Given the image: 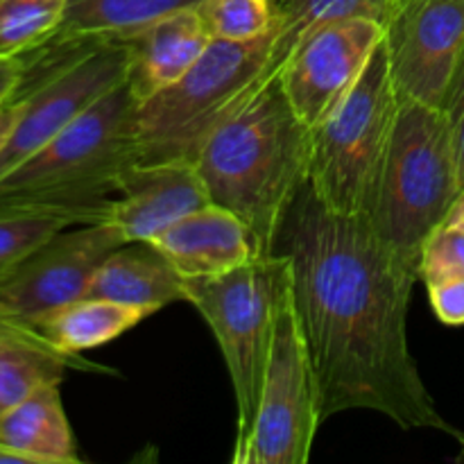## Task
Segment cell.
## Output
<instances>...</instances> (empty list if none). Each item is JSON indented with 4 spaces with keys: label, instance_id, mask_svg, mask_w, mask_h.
I'll use <instances>...</instances> for the list:
<instances>
[{
    "label": "cell",
    "instance_id": "cell-23",
    "mask_svg": "<svg viewBox=\"0 0 464 464\" xmlns=\"http://www.w3.org/2000/svg\"><path fill=\"white\" fill-rule=\"evenodd\" d=\"M198 12L213 39L249 41L275 27L279 0H202Z\"/></svg>",
    "mask_w": 464,
    "mask_h": 464
},
{
    "label": "cell",
    "instance_id": "cell-27",
    "mask_svg": "<svg viewBox=\"0 0 464 464\" xmlns=\"http://www.w3.org/2000/svg\"><path fill=\"white\" fill-rule=\"evenodd\" d=\"M429 288L430 306L435 315L449 326L464 324V276H449V279L426 284Z\"/></svg>",
    "mask_w": 464,
    "mask_h": 464
},
{
    "label": "cell",
    "instance_id": "cell-9",
    "mask_svg": "<svg viewBox=\"0 0 464 464\" xmlns=\"http://www.w3.org/2000/svg\"><path fill=\"white\" fill-rule=\"evenodd\" d=\"M322 424L315 374L295 311L293 290H281L270 361L252 435L234 464H306Z\"/></svg>",
    "mask_w": 464,
    "mask_h": 464
},
{
    "label": "cell",
    "instance_id": "cell-25",
    "mask_svg": "<svg viewBox=\"0 0 464 464\" xmlns=\"http://www.w3.org/2000/svg\"><path fill=\"white\" fill-rule=\"evenodd\" d=\"M449 276H464V229L440 225L421 249L420 279L433 284Z\"/></svg>",
    "mask_w": 464,
    "mask_h": 464
},
{
    "label": "cell",
    "instance_id": "cell-19",
    "mask_svg": "<svg viewBox=\"0 0 464 464\" xmlns=\"http://www.w3.org/2000/svg\"><path fill=\"white\" fill-rule=\"evenodd\" d=\"M150 315L152 313L145 308L100 297H82L45 315L36 322L34 329L59 352L80 353L111 343Z\"/></svg>",
    "mask_w": 464,
    "mask_h": 464
},
{
    "label": "cell",
    "instance_id": "cell-12",
    "mask_svg": "<svg viewBox=\"0 0 464 464\" xmlns=\"http://www.w3.org/2000/svg\"><path fill=\"white\" fill-rule=\"evenodd\" d=\"M385 48L399 98L442 107L464 50V0H401Z\"/></svg>",
    "mask_w": 464,
    "mask_h": 464
},
{
    "label": "cell",
    "instance_id": "cell-24",
    "mask_svg": "<svg viewBox=\"0 0 464 464\" xmlns=\"http://www.w3.org/2000/svg\"><path fill=\"white\" fill-rule=\"evenodd\" d=\"M68 227H75V222L57 213L21 211L0 216V276L14 270L27 254Z\"/></svg>",
    "mask_w": 464,
    "mask_h": 464
},
{
    "label": "cell",
    "instance_id": "cell-30",
    "mask_svg": "<svg viewBox=\"0 0 464 464\" xmlns=\"http://www.w3.org/2000/svg\"><path fill=\"white\" fill-rule=\"evenodd\" d=\"M41 335L34 326L16 324V322H9L0 317V343H7V340H23V338H36Z\"/></svg>",
    "mask_w": 464,
    "mask_h": 464
},
{
    "label": "cell",
    "instance_id": "cell-14",
    "mask_svg": "<svg viewBox=\"0 0 464 464\" xmlns=\"http://www.w3.org/2000/svg\"><path fill=\"white\" fill-rule=\"evenodd\" d=\"M150 243L161 249L184 279L225 275L258 258L245 222L218 204L188 213Z\"/></svg>",
    "mask_w": 464,
    "mask_h": 464
},
{
    "label": "cell",
    "instance_id": "cell-7",
    "mask_svg": "<svg viewBox=\"0 0 464 464\" xmlns=\"http://www.w3.org/2000/svg\"><path fill=\"white\" fill-rule=\"evenodd\" d=\"M399 102L383 39L347 98L311 130L308 184L334 213H370Z\"/></svg>",
    "mask_w": 464,
    "mask_h": 464
},
{
    "label": "cell",
    "instance_id": "cell-13",
    "mask_svg": "<svg viewBox=\"0 0 464 464\" xmlns=\"http://www.w3.org/2000/svg\"><path fill=\"white\" fill-rule=\"evenodd\" d=\"M211 195L195 161L134 163L122 172L104 225L131 240H152L188 213L208 207Z\"/></svg>",
    "mask_w": 464,
    "mask_h": 464
},
{
    "label": "cell",
    "instance_id": "cell-5",
    "mask_svg": "<svg viewBox=\"0 0 464 464\" xmlns=\"http://www.w3.org/2000/svg\"><path fill=\"white\" fill-rule=\"evenodd\" d=\"M276 32L279 16L258 39H213L179 82L140 102L139 163L195 161L208 134L272 82L266 66Z\"/></svg>",
    "mask_w": 464,
    "mask_h": 464
},
{
    "label": "cell",
    "instance_id": "cell-3",
    "mask_svg": "<svg viewBox=\"0 0 464 464\" xmlns=\"http://www.w3.org/2000/svg\"><path fill=\"white\" fill-rule=\"evenodd\" d=\"M139 100L127 80L0 179V216L44 211L104 222L122 172L140 161Z\"/></svg>",
    "mask_w": 464,
    "mask_h": 464
},
{
    "label": "cell",
    "instance_id": "cell-31",
    "mask_svg": "<svg viewBox=\"0 0 464 464\" xmlns=\"http://www.w3.org/2000/svg\"><path fill=\"white\" fill-rule=\"evenodd\" d=\"M444 225H451V227H458V229H464V186L460 188V193H458L456 202H453V207H451V211H449Z\"/></svg>",
    "mask_w": 464,
    "mask_h": 464
},
{
    "label": "cell",
    "instance_id": "cell-15",
    "mask_svg": "<svg viewBox=\"0 0 464 464\" xmlns=\"http://www.w3.org/2000/svg\"><path fill=\"white\" fill-rule=\"evenodd\" d=\"M130 50L127 84L139 102L179 82L213 41L198 7L172 12L122 36Z\"/></svg>",
    "mask_w": 464,
    "mask_h": 464
},
{
    "label": "cell",
    "instance_id": "cell-4",
    "mask_svg": "<svg viewBox=\"0 0 464 464\" xmlns=\"http://www.w3.org/2000/svg\"><path fill=\"white\" fill-rule=\"evenodd\" d=\"M460 188V166L444 111L401 100L365 216L372 229L399 254L420 263L424 243L444 225Z\"/></svg>",
    "mask_w": 464,
    "mask_h": 464
},
{
    "label": "cell",
    "instance_id": "cell-20",
    "mask_svg": "<svg viewBox=\"0 0 464 464\" xmlns=\"http://www.w3.org/2000/svg\"><path fill=\"white\" fill-rule=\"evenodd\" d=\"M399 3L401 0H279V32L267 59L266 77L275 80L284 72L308 32L347 18H372L388 27Z\"/></svg>",
    "mask_w": 464,
    "mask_h": 464
},
{
    "label": "cell",
    "instance_id": "cell-2",
    "mask_svg": "<svg viewBox=\"0 0 464 464\" xmlns=\"http://www.w3.org/2000/svg\"><path fill=\"white\" fill-rule=\"evenodd\" d=\"M311 130L281 75L208 134L195 157L211 202L245 222L258 258L275 254L284 218L308 179Z\"/></svg>",
    "mask_w": 464,
    "mask_h": 464
},
{
    "label": "cell",
    "instance_id": "cell-16",
    "mask_svg": "<svg viewBox=\"0 0 464 464\" xmlns=\"http://www.w3.org/2000/svg\"><path fill=\"white\" fill-rule=\"evenodd\" d=\"M86 297L109 299L157 313L159 308L184 299V288L181 275L157 245L150 240H131L104 258Z\"/></svg>",
    "mask_w": 464,
    "mask_h": 464
},
{
    "label": "cell",
    "instance_id": "cell-8",
    "mask_svg": "<svg viewBox=\"0 0 464 464\" xmlns=\"http://www.w3.org/2000/svg\"><path fill=\"white\" fill-rule=\"evenodd\" d=\"M125 39L41 45L27 53L21 91L25 107L0 150V179L66 130L82 111L127 80Z\"/></svg>",
    "mask_w": 464,
    "mask_h": 464
},
{
    "label": "cell",
    "instance_id": "cell-10",
    "mask_svg": "<svg viewBox=\"0 0 464 464\" xmlns=\"http://www.w3.org/2000/svg\"><path fill=\"white\" fill-rule=\"evenodd\" d=\"M125 243V236L104 222L62 229L0 276V317L34 326L50 313L86 297L104 258Z\"/></svg>",
    "mask_w": 464,
    "mask_h": 464
},
{
    "label": "cell",
    "instance_id": "cell-17",
    "mask_svg": "<svg viewBox=\"0 0 464 464\" xmlns=\"http://www.w3.org/2000/svg\"><path fill=\"white\" fill-rule=\"evenodd\" d=\"M0 444L27 453L36 464L80 462L59 383L34 390L0 417Z\"/></svg>",
    "mask_w": 464,
    "mask_h": 464
},
{
    "label": "cell",
    "instance_id": "cell-11",
    "mask_svg": "<svg viewBox=\"0 0 464 464\" xmlns=\"http://www.w3.org/2000/svg\"><path fill=\"white\" fill-rule=\"evenodd\" d=\"M383 39L385 27L372 18L326 23L304 36L281 82L308 130L326 121L347 98Z\"/></svg>",
    "mask_w": 464,
    "mask_h": 464
},
{
    "label": "cell",
    "instance_id": "cell-22",
    "mask_svg": "<svg viewBox=\"0 0 464 464\" xmlns=\"http://www.w3.org/2000/svg\"><path fill=\"white\" fill-rule=\"evenodd\" d=\"M66 9L68 0H0V53L39 50L57 34Z\"/></svg>",
    "mask_w": 464,
    "mask_h": 464
},
{
    "label": "cell",
    "instance_id": "cell-29",
    "mask_svg": "<svg viewBox=\"0 0 464 464\" xmlns=\"http://www.w3.org/2000/svg\"><path fill=\"white\" fill-rule=\"evenodd\" d=\"M23 107H25V95H23L21 89H18L7 102L0 104V150L5 148V143H7L9 136H12L14 127H16L18 118H21L23 113Z\"/></svg>",
    "mask_w": 464,
    "mask_h": 464
},
{
    "label": "cell",
    "instance_id": "cell-32",
    "mask_svg": "<svg viewBox=\"0 0 464 464\" xmlns=\"http://www.w3.org/2000/svg\"><path fill=\"white\" fill-rule=\"evenodd\" d=\"M456 440H458V444H460V453H458V456H456V460L458 462H464V433H460V430H458Z\"/></svg>",
    "mask_w": 464,
    "mask_h": 464
},
{
    "label": "cell",
    "instance_id": "cell-26",
    "mask_svg": "<svg viewBox=\"0 0 464 464\" xmlns=\"http://www.w3.org/2000/svg\"><path fill=\"white\" fill-rule=\"evenodd\" d=\"M447 116L449 130H451L453 145H456L458 154V166H460V181L464 186V50L456 63L451 82L444 93L442 107H440Z\"/></svg>",
    "mask_w": 464,
    "mask_h": 464
},
{
    "label": "cell",
    "instance_id": "cell-18",
    "mask_svg": "<svg viewBox=\"0 0 464 464\" xmlns=\"http://www.w3.org/2000/svg\"><path fill=\"white\" fill-rule=\"evenodd\" d=\"M202 0H68L66 18L45 45L95 39H122L172 12L198 7Z\"/></svg>",
    "mask_w": 464,
    "mask_h": 464
},
{
    "label": "cell",
    "instance_id": "cell-21",
    "mask_svg": "<svg viewBox=\"0 0 464 464\" xmlns=\"http://www.w3.org/2000/svg\"><path fill=\"white\" fill-rule=\"evenodd\" d=\"M71 367L109 372L77 353L59 352L44 335L0 343V417L30 397L34 390L48 383H62L63 374Z\"/></svg>",
    "mask_w": 464,
    "mask_h": 464
},
{
    "label": "cell",
    "instance_id": "cell-6",
    "mask_svg": "<svg viewBox=\"0 0 464 464\" xmlns=\"http://www.w3.org/2000/svg\"><path fill=\"white\" fill-rule=\"evenodd\" d=\"M288 284V263L281 254L254 258L216 276H181L184 299L198 308L216 335L229 370L238 408L231 460L252 435L270 361L275 317L281 290Z\"/></svg>",
    "mask_w": 464,
    "mask_h": 464
},
{
    "label": "cell",
    "instance_id": "cell-28",
    "mask_svg": "<svg viewBox=\"0 0 464 464\" xmlns=\"http://www.w3.org/2000/svg\"><path fill=\"white\" fill-rule=\"evenodd\" d=\"M27 71V54L0 53V104L7 102L23 84Z\"/></svg>",
    "mask_w": 464,
    "mask_h": 464
},
{
    "label": "cell",
    "instance_id": "cell-1",
    "mask_svg": "<svg viewBox=\"0 0 464 464\" xmlns=\"http://www.w3.org/2000/svg\"><path fill=\"white\" fill-rule=\"evenodd\" d=\"M275 252L288 263L322 421L374 411L403 430L456 438L408 347V304L421 281L420 263L383 243L365 216L324 207L308 179L285 213Z\"/></svg>",
    "mask_w": 464,
    "mask_h": 464
}]
</instances>
